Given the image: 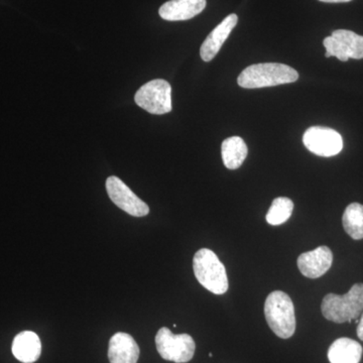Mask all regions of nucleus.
<instances>
[{
  "instance_id": "423d86ee",
  "label": "nucleus",
  "mask_w": 363,
  "mask_h": 363,
  "mask_svg": "<svg viewBox=\"0 0 363 363\" xmlns=\"http://www.w3.org/2000/svg\"><path fill=\"white\" fill-rule=\"evenodd\" d=\"M135 100L138 106L152 114L162 116L172 111V88L162 79L150 81L136 92Z\"/></svg>"
},
{
  "instance_id": "1a4fd4ad",
  "label": "nucleus",
  "mask_w": 363,
  "mask_h": 363,
  "mask_svg": "<svg viewBox=\"0 0 363 363\" xmlns=\"http://www.w3.org/2000/svg\"><path fill=\"white\" fill-rule=\"evenodd\" d=\"M106 191L109 198L117 207L135 217H143L150 213L147 203L138 197L121 179L116 176L106 180Z\"/></svg>"
},
{
  "instance_id": "2eb2a0df",
  "label": "nucleus",
  "mask_w": 363,
  "mask_h": 363,
  "mask_svg": "<svg viewBox=\"0 0 363 363\" xmlns=\"http://www.w3.org/2000/svg\"><path fill=\"white\" fill-rule=\"evenodd\" d=\"M362 346L350 338H339L331 344L328 350L330 363H359Z\"/></svg>"
},
{
  "instance_id": "aec40b11",
  "label": "nucleus",
  "mask_w": 363,
  "mask_h": 363,
  "mask_svg": "<svg viewBox=\"0 0 363 363\" xmlns=\"http://www.w3.org/2000/svg\"><path fill=\"white\" fill-rule=\"evenodd\" d=\"M320 1L328 2V4H340V2H350L351 0H320Z\"/></svg>"
},
{
  "instance_id": "a211bd4d",
  "label": "nucleus",
  "mask_w": 363,
  "mask_h": 363,
  "mask_svg": "<svg viewBox=\"0 0 363 363\" xmlns=\"http://www.w3.org/2000/svg\"><path fill=\"white\" fill-rule=\"evenodd\" d=\"M294 203L286 197L276 198L267 212V222L271 225L277 226L285 223L292 216Z\"/></svg>"
},
{
  "instance_id": "f03ea898",
  "label": "nucleus",
  "mask_w": 363,
  "mask_h": 363,
  "mask_svg": "<svg viewBox=\"0 0 363 363\" xmlns=\"http://www.w3.org/2000/svg\"><path fill=\"white\" fill-rule=\"evenodd\" d=\"M264 316L272 331L279 338L292 337L296 331L295 308L290 296L274 291L264 303Z\"/></svg>"
},
{
  "instance_id": "9b49d317",
  "label": "nucleus",
  "mask_w": 363,
  "mask_h": 363,
  "mask_svg": "<svg viewBox=\"0 0 363 363\" xmlns=\"http://www.w3.org/2000/svg\"><path fill=\"white\" fill-rule=\"evenodd\" d=\"M238 18L236 14H229L223 21L216 26L206 40H204L200 49V55L204 62H210L215 58L218 52L220 51L222 45L233 32L234 28L238 25Z\"/></svg>"
},
{
  "instance_id": "4468645a",
  "label": "nucleus",
  "mask_w": 363,
  "mask_h": 363,
  "mask_svg": "<svg viewBox=\"0 0 363 363\" xmlns=\"http://www.w3.org/2000/svg\"><path fill=\"white\" fill-rule=\"evenodd\" d=\"M13 353L16 359L23 363L37 362L42 353L40 337L32 331H23L16 336L13 343Z\"/></svg>"
},
{
  "instance_id": "6e6552de",
  "label": "nucleus",
  "mask_w": 363,
  "mask_h": 363,
  "mask_svg": "<svg viewBox=\"0 0 363 363\" xmlns=\"http://www.w3.org/2000/svg\"><path fill=\"white\" fill-rule=\"evenodd\" d=\"M303 143L313 154L320 157H333L343 149L342 136L332 128L312 126L303 136Z\"/></svg>"
},
{
  "instance_id": "ddd939ff",
  "label": "nucleus",
  "mask_w": 363,
  "mask_h": 363,
  "mask_svg": "<svg viewBox=\"0 0 363 363\" xmlns=\"http://www.w3.org/2000/svg\"><path fill=\"white\" fill-rule=\"evenodd\" d=\"M140 347L130 334L118 332L109 341L108 358L111 363H136Z\"/></svg>"
},
{
  "instance_id": "39448f33",
  "label": "nucleus",
  "mask_w": 363,
  "mask_h": 363,
  "mask_svg": "<svg viewBox=\"0 0 363 363\" xmlns=\"http://www.w3.org/2000/svg\"><path fill=\"white\" fill-rule=\"evenodd\" d=\"M156 346L162 358L176 363L190 362L194 357L196 348L194 339L189 334L175 335L167 327L157 331Z\"/></svg>"
},
{
  "instance_id": "20e7f679",
  "label": "nucleus",
  "mask_w": 363,
  "mask_h": 363,
  "mask_svg": "<svg viewBox=\"0 0 363 363\" xmlns=\"http://www.w3.org/2000/svg\"><path fill=\"white\" fill-rule=\"evenodd\" d=\"M193 269L196 279L209 292L222 295L228 290L225 267L212 250H198L193 259Z\"/></svg>"
},
{
  "instance_id": "f3484780",
  "label": "nucleus",
  "mask_w": 363,
  "mask_h": 363,
  "mask_svg": "<svg viewBox=\"0 0 363 363\" xmlns=\"http://www.w3.org/2000/svg\"><path fill=\"white\" fill-rule=\"evenodd\" d=\"M344 230L355 240L363 238V205L351 203L344 211L342 217Z\"/></svg>"
},
{
  "instance_id": "6ab92c4d",
  "label": "nucleus",
  "mask_w": 363,
  "mask_h": 363,
  "mask_svg": "<svg viewBox=\"0 0 363 363\" xmlns=\"http://www.w3.org/2000/svg\"><path fill=\"white\" fill-rule=\"evenodd\" d=\"M357 336L360 340L363 341V312L362 318H360L359 323H358L357 326Z\"/></svg>"
},
{
  "instance_id": "0eeeda50",
  "label": "nucleus",
  "mask_w": 363,
  "mask_h": 363,
  "mask_svg": "<svg viewBox=\"0 0 363 363\" xmlns=\"http://www.w3.org/2000/svg\"><path fill=\"white\" fill-rule=\"evenodd\" d=\"M326 58L336 57L340 61L363 59V37L347 30H337L332 33L323 42Z\"/></svg>"
},
{
  "instance_id": "7ed1b4c3",
  "label": "nucleus",
  "mask_w": 363,
  "mask_h": 363,
  "mask_svg": "<svg viewBox=\"0 0 363 363\" xmlns=\"http://www.w3.org/2000/svg\"><path fill=\"white\" fill-rule=\"evenodd\" d=\"M323 316L334 323L357 320L363 312V284H355L343 296L328 294L322 301Z\"/></svg>"
},
{
  "instance_id": "9d476101",
  "label": "nucleus",
  "mask_w": 363,
  "mask_h": 363,
  "mask_svg": "<svg viewBox=\"0 0 363 363\" xmlns=\"http://www.w3.org/2000/svg\"><path fill=\"white\" fill-rule=\"evenodd\" d=\"M333 262L330 248L319 247L311 252H304L298 257V267L303 276L317 279L329 271Z\"/></svg>"
},
{
  "instance_id": "dca6fc26",
  "label": "nucleus",
  "mask_w": 363,
  "mask_h": 363,
  "mask_svg": "<svg viewBox=\"0 0 363 363\" xmlns=\"http://www.w3.org/2000/svg\"><path fill=\"white\" fill-rule=\"evenodd\" d=\"M247 145L240 136H231L226 138L221 145L222 160L224 166L229 169L240 168L247 159Z\"/></svg>"
},
{
  "instance_id": "f257e3e1",
  "label": "nucleus",
  "mask_w": 363,
  "mask_h": 363,
  "mask_svg": "<svg viewBox=\"0 0 363 363\" xmlns=\"http://www.w3.org/2000/svg\"><path fill=\"white\" fill-rule=\"evenodd\" d=\"M298 72L292 67L279 63L255 64L247 67L238 76V83L245 89L272 87L296 82Z\"/></svg>"
},
{
  "instance_id": "f8f14e48",
  "label": "nucleus",
  "mask_w": 363,
  "mask_h": 363,
  "mask_svg": "<svg viewBox=\"0 0 363 363\" xmlns=\"http://www.w3.org/2000/svg\"><path fill=\"white\" fill-rule=\"evenodd\" d=\"M206 0H169L160 7L162 18L169 21H188L201 13Z\"/></svg>"
}]
</instances>
